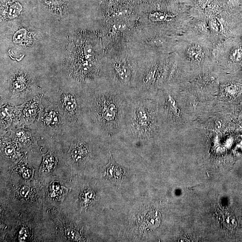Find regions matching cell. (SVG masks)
<instances>
[{
	"instance_id": "cell-1",
	"label": "cell",
	"mask_w": 242,
	"mask_h": 242,
	"mask_svg": "<svg viewBox=\"0 0 242 242\" xmlns=\"http://www.w3.org/2000/svg\"><path fill=\"white\" fill-rule=\"evenodd\" d=\"M91 92L86 96L84 117L111 143L113 137L121 134L128 95L106 83Z\"/></svg>"
},
{
	"instance_id": "cell-2",
	"label": "cell",
	"mask_w": 242,
	"mask_h": 242,
	"mask_svg": "<svg viewBox=\"0 0 242 242\" xmlns=\"http://www.w3.org/2000/svg\"><path fill=\"white\" fill-rule=\"evenodd\" d=\"M155 98L128 95L121 134L141 141H151L166 132Z\"/></svg>"
},
{
	"instance_id": "cell-3",
	"label": "cell",
	"mask_w": 242,
	"mask_h": 242,
	"mask_svg": "<svg viewBox=\"0 0 242 242\" xmlns=\"http://www.w3.org/2000/svg\"><path fill=\"white\" fill-rule=\"evenodd\" d=\"M154 98L167 132L181 128L190 119L191 116L185 106L183 95L171 87L160 91Z\"/></svg>"
},
{
	"instance_id": "cell-4",
	"label": "cell",
	"mask_w": 242,
	"mask_h": 242,
	"mask_svg": "<svg viewBox=\"0 0 242 242\" xmlns=\"http://www.w3.org/2000/svg\"><path fill=\"white\" fill-rule=\"evenodd\" d=\"M137 64V60L132 57H110L103 68L106 83L127 95L133 93Z\"/></svg>"
},
{
	"instance_id": "cell-5",
	"label": "cell",
	"mask_w": 242,
	"mask_h": 242,
	"mask_svg": "<svg viewBox=\"0 0 242 242\" xmlns=\"http://www.w3.org/2000/svg\"><path fill=\"white\" fill-rule=\"evenodd\" d=\"M86 96L73 91H64L58 98V108L63 120L76 123L84 117Z\"/></svg>"
},
{
	"instance_id": "cell-6",
	"label": "cell",
	"mask_w": 242,
	"mask_h": 242,
	"mask_svg": "<svg viewBox=\"0 0 242 242\" xmlns=\"http://www.w3.org/2000/svg\"><path fill=\"white\" fill-rule=\"evenodd\" d=\"M38 118L42 126L51 132L59 131L63 120L58 107L53 105L44 108Z\"/></svg>"
},
{
	"instance_id": "cell-7",
	"label": "cell",
	"mask_w": 242,
	"mask_h": 242,
	"mask_svg": "<svg viewBox=\"0 0 242 242\" xmlns=\"http://www.w3.org/2000/svg\"><path fill=\"white\" fill-rule=\"evenodd\" d=\"M43 95L38 94L33 97L30 100L22 104L20 122L29 125L32 124L44 110L42 103Z\"/></svg>"
},
{
	"instance_id": "cell-8",
	"label": "cell",
	"mask_w": 242,
	"mask_h": 242,
	"mask_svg": "<svg viewBox=\"0 0 242 242\" xmlns=\"http://www.w3.org/2000/svg\"><path fill=\"white\" fill-rule=\"evenodd\" d=\"M22 108V104L17 106H12L6 104L1 105V131H6L20 122Z\"/></svg>"
},
{
	"instance_id": "cell-9",
	"label": "cell",
	"mask_w": 242,
	"mask_h": 242,
	"mask_svg": "<svg viewBox=\"0 0 242 242\" xmlns=\"http://www.w3.org/2000/svg\"><path fill=\"white\" fill-rule=\"evenodd\" d=\"M90 156L89 145L83 138L76 139L71 145L68 152L69 160L73 163L84 162L89 159Z\"/></svg>"
},
{
	"instance_id": "cell-10",
	"label": "cell",
	"mask_w": 242,
	"mask_h": 242,
	"mask_svg": "<svg viewBox=\"0 0 242 242\" xmlns=\"http://www.w3.org/2000/svg\"><path fill=\"white\" fill-rule=\"evenodd\" d=\"M9 138L20 145L22 149H30L37 145V140L33 132L24 127L12 129Z\"/></svg>"
},
{
	"instance_id": "cell-11",
	"label": "cell",
	"mask_w": 242,
	"mask_h": 242,
	"mask_svg": "<svg viewBox=\"0 0 242 242\" xmlns=\"http://www.w3.org/2000/svg\"><path fill=\"white\" fill-rule=\"evenodd\" d=\"M22 148L16 142L11 138H3L1 140V155L8 160H17L22 156Z\"/></svg>"
},
{
	"instance_id": "cell-12",
	"label": "cell",
	"mask_w": 242,
	"mask_h": 242,
	"mask_svg": "<svg viewBox=\"0 0 242 242\" xmlns=\"http://www.w3.org/2000/svg\"><path fill=\"white\" fill-rule=\"evenodd\" d=\"M29 88L27 80L24 78V76H17L11 85V96L14 97L20 98L26 97L28 93Z\"/></svg>"
},
{
	"instance_id": "cell-13",
	"label": "cell",
	"mask_w": 242,
	"mask_h": 242,
	"mask_svg": "<svg viewBox=\"0 0 242 242\" xmlns=\"http://www.w3.org/2000/svg\"><path fill=\"white\" fill-rule=\"evenodd\" d=\"M161 215L157 211L146 212L141 217V222L146 229L153 230L159 226L161 222Z\"/></svg>"
},
{
	"instance_id": "cell-14",
	"label": "cell",
	"mask_w": 242,
	"mask_h": 242,
	"mask_svg": "<svg viewBox=\"0 0 242 242\" xmlns=\"http://www.w3.org/2000/svg\"><path fill=\"white\" fill-rule=\"evenodd\" d=\"M43 161L40 167V171L46 172V173L52 172L57 165V156L52 149H50L45 154H43Z\"/></svg>"
},
{
	"instance_id": "cell-15",
	"label": "cell",
	"mask_w": 242,
	"mask_h": 242,
	"mask_svg": "<svg viewBox=\"0 0 242 242\" xmlns=\"http://www.w3.org/2000/svg\"><path fill=\"white\" fill-rule=\"evenodd\" d=\"M187 55L190 59L196 62H200L202 57L201 49L197 45L191 46L187 49Z\"/></svg>"
},
{
	"instance_id": "cell-16",
	"label": "cell",
	"mask_w": 242,
	"mask_h": 242,
	"mask_svg": "<svg viewBox=\"0 0 242 242\" xmlns=\"http://www.w3.org/2000/svg\"><path fill=\"white\" fill-rule=\"evenodd\" d=\"M227 92V96L230 98L233 99L237 97L241 93L242 88L240 86L236 84H231L225 88Z\"/></svg>"
},
{
	"instance_id": "cell-17",
	"label": "cell",
	"mask_w": 242,
	"mask_h": 242,
	"mask_svg": "<svg viewBox=\"0 0 242 242\" xmlns=\"http://www.w3.org/2000/svg\"><path fill=\"white\" fill-rule=\"evenodd\" d=\"M20 171L21 172V175L23 178L25 179H30L33 175L34 170L31 165H30L26 163L22 164Z\"/></svg>"
},
{
	"instance_id": "cell-18",
	"label": "cell",
	"mask_w": 242,
	"mask_h": 242,
	"mask_svg": "<svg viewBox=\"0 0 242 242\" xmlns=\"http://www.w3.org/2000/svg\"><path fill=\"white\" fill-rule=\"evenodd\" d=\"M172 16L162 13H156L152 14L151 16V19L155 21H168L172 19Z\"/></svg>"
},
{
	"instance_id": "cell-19",
	"label": "cell",
	"mask_w": 242,
	"mask_h": 242,
	"mask_svg": "<svg viewBox=\"0 0 242 242\" xmlns=\"http://www.w3.org/2000/svg\"><path fill=\"white\" fill-rule=\"evenodd\" d=\"M22 10V7L18 3L14 4L10 7L9 11V16L11 17H14L19 14Z\"/></svg>"
},
{
	"instance_id": "cell-20",
	"label": "cell",
	"mask_w": 242,
	"mask_h": 242,
	"mask_svg": "<svg viewBox=\"0 0 242 242\" xmlns=\"http://www.w3.org/2000/svg\"><path fill=\"white\" fill-rule=\"evenodd\" d=\"M242 57V51L240 48H235L233 50L230 55V58L235 62H240Z\"/></svg>"
},
{
	"instance_id": "cell-21",
	"label": "cell",
	"mask_w": 242,
	"mask_h": 242,
	"mask_svg": "<svg viewBox=\"0 0 242 242\" xmlns=\"http://www.w3.org/2000/svg\"><path fill=\"white\" fill-rule=\"evenodd\" d=\"M28 232L27 230L25 229H22L21 231H20V235H19L20 240H22L23 241L27 240L28 237Z\"/></svg>"
},
{
	"instance_id": "cell-22",
	"label": "cell",
	"mask_w": 242,
	"mask_h": 242,
	"mask_svg": "<svg viewBox=\"0 0 242 242\" xmlns=\"http://www.w3.org/2000/svg\"><path fill=\"white\" fill-rule=\"evenodd\" d=\"M24 31H19L17 33V34L15 35L14 37V41L15 42H17V41L21 40V37L24 34Z\"/></svg>"
},
{
	"instance_id": "cell-23",
	"label": "cell",
	"mask_w": 242,
	"mask_h": 242,
	"mask_svg": "<svg viewBox=\"0 0 242 242\" xmlns=\"http://www.w3.org/2000/svg\"><path fill=\"white\" fill-rule=\"evenodd\" d=\"M21 190V192H20L21 195L22 196L25 197L28 193L30 189L29 188V187H27V186H24V187H23Z\"/></svg>"
},
{
	"instance_id": "cell-24",
	"label": "cell",
	"mask_w": 242,
	"mask_h": 242,
	"mask_svg": "<svg viewBox=\"0 0 242 242\" xmlns=\"http://www.w3.org/2000/svg\"><path fill=\"white\" fill-rule=\"evenodd\" d=\"M199 4L201 7H203V8L208 5L209 3V0H199Z\"/></svg>"
},
{
	"instance_id": "cell-25",
	"label": "cell",
	"mask_w": 242,
	"mask_h": 242,
	"mask_svg": "<svg viewBox=\"0 0 242 242\" xmlns=\"http://www.w3.org/2000/svg\"><path fill=\"white\" fill-rule=\"evenodd\" d=\"M229 2L230 5L233 6H235L238 5L239 3L238 0H229Z\"/></svg>"
},
{
	"instance_id": "cell-26",
	"label": "cell",
	"mask_w": 242,
	"mask_h": 242,
	"mask_svg": "<svg viewBox=\"0 0 242 242\" xmlns=\"http://www.w3.org/2000/svg\"><path fill=\"white\" fill-rule=\"evenodd\" d=\"M202 187V186H201V185H197V186H195V187H189V188H188V190H193V188H195V187Z\"/></svg>"
}]
</instances>
